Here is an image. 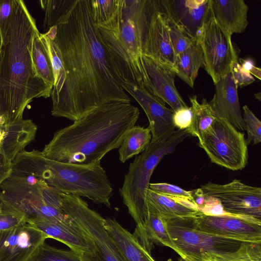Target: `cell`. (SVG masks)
I'll return each instance as SVG.
<instances>
[{
	"label": "cell",
	"mask_w": 261,
	"mask_h": 261,
	"mask_svg": "<svg viewBox=\"0 0 261 261\" xmlns=\"http://www.w3.org/2000/svg\"><path fill=\"white\" fill-rule=\"evenodd\" d=\"M45 33L59 47L65 72L62 88L51 97L52 115L74 122L105 104L130 103L98 36L91 0H79L65 23Z\"/></svg>",
	"instance_id": "1"
},
{
	"label": "cell",
	"mask_w": 261,
	"mask_h": 261,
	"mask_svg": "<svg viewBox=\"0 0 261 261\" xmlns=\"http://www.w3.org/2000/svg\"><path fill=\"white\" fill-rule=\"evenodd\" d=\"M39 32L22 0H13V12L0 46V115L6 124L22 118L34 99L50 96L53 87L37 74L32 58L34 39Z\"/></svg>",
	"instance_id": "2"
},
{
	"label": "cell",
	"mask_w": 261,
	"mask_h": 261,
	"mask_svg": "<svg viewBox=\"0 0 261 261\" xmlns=\"http://www.w3.org/2000/svg\"><path fill=\"white\" fill-rule=\"evenodd\" d=\"M139 115L138 108L130 103L105 104L57 131L41 152L45 158L63 163L86 165L100 161L120 147Z\"/></svg>",
	"instance_id": "3"
},
{
	"label": "cell",
	"mask_w": 261,
	"mask_h": 261,
	"mask_svg": "<svg viewBox=\"0 0 261 261\" xmlns=\"http://www.w3.org/2000/svg\"><path fill=\"white\" fill-rule=\"evenodd\" d=\"M158 0H118L111 16L95 23L122 83L142 86L145 69L142 55L150 16Z\"/></svg>",
	"instance_id": "4"
},
{
	"label": "cell",
	"mask_w": 261,
	"mask_h": 261,
	"mask_svg": "<svg viewBox=\"0 0 261 261\" xmlns=\"http://www.w3.org/2000/svg\"><path fill=\"white\" fill-rule=\"evenodd\" d=\"M12 165V170L43 180L63 193L85 197L111 207L113 188L100 161L86 165L63 163L45 158L39 150L24 149Z\"/></svg>",
	"instance_id": "5"
},
{
	"label": "cell",
	"mask_w": 261,
	"mask_h": 261,
	"mask_svg": "<svg viewBox=\"0 0 261 261\" xmlns=\"http://www.w3.org/2000/svg\"><path fill=\"white\" fill-rule=\"evenodd\" d=\"M62 192L41 180L12 170L0 186V203L22 215L27 223L39 220L68 221Z\"/></svg>",
	"instance_id": "6"
},
{
	"label": "cell",
	"mask_w": 261,
	"mask_h": 261,
	"mask_svg": "<svg viewBox=\"0 0 261 261\" xmlns=\"http://www.w3.org/2000/svg\"><path fill=\"white\" fill-rule=\"evenodd\" d=\"M190 135L188 129H178L166 139L151 142L130 164L120 193L136 225L142 223L146 215V195L155 167L165 155L173 152L177 145Z\"/></svg>",
	"instance_id": "7"
},
{
	"label": "cell",
	"mask_w": 261,
	"mask_h": 261,
	"mask_svg": "<svg viewBox=\"0 0 261 261\" xmlns=\"http://www.w3.org/2000/svg\"><path fill=\"white\" fill-rule=\"evenodd\" d=\"M64 212L93 242L94 252L82 255V261H126L104 225L105 218L91 209L80 196L62 193Z\"/></svg>",
	"instance_id": "8"
},
{
	"label": "cell",
	"mask_w": 261,
	"mask_h": 261,
	"mask_svg": "<svg viewBox=\"0 0 261 261\" xmlns=\"http://www.w3.org/2000/svg\"><path fill=\"white\" fill-rule=\"evenodd\" d=\"M198 140L212 163L233 171L242 170L248 163L244 134L223 119L217 118Z\"/></svg>",
	"instance_id": "9"
},
{
	"label": "cell",
	"mask_w": 261,
	"mask_h": 261,
	"mask_svg": "<svg viewBox=\"0 0 261 261\" xmlns=\"http://www.w3.org/2000/svg\"><path fill=\"white\" fill-rule=\"evenodd\" d=\"M192 217L163 218L181 258H194L203 253L231 252L238 249L242 243L248 242L201 231L193 225Z\"/></svg>",
	"instance_id": "10"
},
{
	"label": "cell",
	"mask_w": 261,
	"mask_h": 261,
	"mask_svg": "<svg viewBox=\"0 0 261 261\" xmlns=\"http://www.w3.org/2000/svg\"><path fill=\"white\" fill-rule=\"evenodd\" d=\"M231 36L218 24L211 9L197 40L203 54V67L215 84L230 73L233 63L238 62L240 50Z\"/></svg>",
	"instance_id": "11"
},
{
	"label": "cell",
	"mask_w": 261,
	"mask_h": 261,
	"mask_svg": "<svg viewBox=\"0 0 261 261\" xmlns=\"http://www.w3.org/2000/svg\"><path fill=\"white\" fill-rule=\"evenodd\" d=\"M200 188L205 197L217 199L225 212L261 220L260 187L235 179L224 185L208 182Z\"/></svg>",
	"instance_id": "12"
},
{
	"label": "cell",
	"mask_w": 261,
	"mask_h": 261,
	"mask_svg": "<svg viewBox=\"0 0 261 261\" xmlns=\"http://www.w3.org/2000/svg\"><path fill=\"white\" fill-rule=\"evenodd\" d=\"M193 225L212 234L261 242V220L225 212L220 215L201 213L192 217Z\"/></svg>",
	"instance_id": "13"
},
{
	"label": "cell",
	"mask_w": 261,
	"mask_h": 261,
	"mask_svg": "<svg viewBox=\"0 0 261 261\" xmlns=\"http://www.w3.org/2000/svg\"><path fill=\"white\" fill-rule=\"evenodd\" d=\"M122 86L141 106L149 121L151 142L160 141L170 137L175 131L173 111L165 103L148 92L143 86L130 83H122Z\"/></svg>",
	"instance_id": "14"
},
{
	"label": "cell",
	"mask_w": 261,
	"mask_h": 261,
	"mask_svg": "<svg viewBox=\"0 0 261 261\" xmlns=\"http://www.w3.org/2000/svg\"><path fill=\"white\" fill-rule=\"evenodd\" d=\"M167 18L197 39L210 13V0H158Z\"/></svg>",
	"instance_id": "15"
},
{
	"label": "cell",
	"mask_w": 261,
	"mask_h": 261,
	"mask_svg": "<svg viewBox=\"0 0 261 261\" xmlns=\"http://www.w3.org/2000/svg\"><path fill=\"white\" fill-rule=\"evenodd\" d=\"M47 236L25 222L0 231V261H28Z\"/></svg>",
	"instance_id": "16"
},
{
	"label": "cell",
	"mask_w": 261,
	"mask_h": 261,
	"mask_svg": "<svg viewBox=\"0 0 261 261\" xmlns=\"http://www.w3.org/2000/svg\"><path fill=\"white\" fill-rule=\"evenodd\" d=\"M145 69L142 86L150 94L168 104L174 112L188 106L175 85V73L167 66L143 55Z\"/></svg>",
	"instance_id": "17"
},
{
	"label": "cell",
	"mask_w": 261,
	"mask_h": 261,
	"mask_svg": "<svg viewBox=\"0 0 261 261\" xmlns=\"http://www.w3.org/2000/svg\"><path fill=\"white\" fill-rule=\"evenodd\" d=\"M143 55L167 66L175 73L176 56L170 38L167 18L160 10L158 1L150 18Z\"/></svg>",
	"instance_id": "18"
},
{
	"label": "cell",
	"mask_w": 261,
	"mask_h": 261,
	"mask_svg": "<svg viewBox=\"0 0 261 261\" xmlns=\"http://www.w3.org/2000/svg\"><path fill=\"white\" fill-rule=\"evenodd\" d=\"M215 85V92L209 103L217 118L225 120L237 130H245L239 101L238 87L231 73Z\"/></svg>",
	"instance_id": "19"
},
{
	"label": "cell",
	"mask_w": 261,
	"mask_h": 261,
	"mask_svg": "<svg viewBox=\"0 0 261 261\" xmlns=\"http://www.w3.org/2000/svg\"><path fill=\"white\" fill-rule=\"evenodd\" d=\"M31 224L43 232L47 238L55 239L67 246L80 258L85 254L94 252L93 242L71 218L68 221L39 220Z\"/></svg>",
	"instance_id": "20"
},
{
	"label": "cell",
	"mask_w": 261,
	"mask_h": 261,
	"mask_svg": "<svg viewBox=\"0 0 261 261\" xmlns=\"http://www.w3.org/2000/svg\"><path fill=\"white\" fill-rule=\"evenodd\" d=\"M37 130V126L30 119L0 125V152L13 161L34 140Z\"/></svg>",
	"instance_id": "21"
},
{
	"label": "cell",
	"mask_w": 261,
	"mask_h": 261,
	"mask_svg": "<svg viewBox=\"0 0 261 261\" xmlns=\"http://www.w3.org/2000/svg\"><path fill=\"white\" fill-rule=\"evenodd\" d=\"M210 4L217 22L230 35L245 31L249 7L243 0H210Z\"/></svg>",
	"instance_id": "22"
},
{
	"label": "cell",
	"mask_w": 261,
	"mask_h": 261,
	"mask_svg": "<svg viewBox=\"0 0 261 261\" xmlns=\"http://www.w3.org/2000/svg\"><path fill=\"white\" fill-rule=\"evenodd\" d=\"M133 235L149 253L154 244L168 247L180 254L168 231L165 219L153 211L147 209V213L141 224L136 225Z\"/></svg>",
	"instance_id": "23"
},
{
	"label": "cell",
	"mask_w": 261,
	"mask_h": 261,
	"mask_svg": "<svg viewBox=\"0 0 261 261\" xmlns=\"http://www.w3.org/2000/svg\"><path fill=\"white\" fill-rule=\"evenodd\" d=\"M146 207L164 219L194 217L201 213L196 203L187 199H174L157 193L149 188L146 198Z\"/></svg>",
	"instance_id": "24"
},
{
	"label": "cell",
	"mask_w": 261,
	"mask_h": 261,
	"mask_svg": "<svg viewBox=\"0 0 261 261\" xmlns=\"http://www.w3.org/2000/svg\"><path fill=\"white\" fill-rule=\"evenodd\" d=\"M104 225L126 261H155L133 234L125 229L115 219H105Z\"/></svg>",
	"instance_id": "25"
},
{
	"label": "cell",
	"mask_w": 261,
	"mask_h": 261,
	"mask_svg": "<svg viewBox=\"0 0 261 261\" xmlns=\"http://www.w3.org/2000/svg\"><path fill=\"white\" fill-rule=\"evenodd\" d=\"M203 56L197 40L191 46L176 56L175 74L193 88L200 67L203 66Z\"/></svg>",
	"instance_id": "26"
},
{
	"label": "cell",
	"mask_w": 261,
	"mask_h": 261,
	"mask_svg": "<svg viewBox=\"0 0 261 261\" xmlns=\"http://www.w3.org/2000/svg\"><path fill=\"white\" fill-rule=\"evenodd\" d=\"M151 138L148 127L134 126L127 132L119 147V160L124 163L134 155L142 153L150 143Z\"/></svg>",
	"instance_id": "27"
},
{
	"label": "cell",
	"mask_w": 261,
	"mask_h": 261,
	"mask_svg": "<svg viewBox=\"0 0 261 261\" xmlns=\"http://www.w3.org/2000/svg\"><path fill=\"white\" fill-rule=\"evenodd\" d=\"M79 0H41L45 15L43 29L46 32L53 27L65 23Z\"/></svg>",
	"instance_id": "28"
},
{
	"label": "cell",
	"mask_w": 261,
	"mask_h": 261,
	"mask_svg": "<svg viewBox=\"0 0 261 261\" xmlns=\"http://www.w3.org/2000/svg\"><path fill=\"white\" fill-rule=\"evenodd\" d=\"M192 259L200 261H261V242H245L233 251L203 253Z\"/></svg>",
	"instance_id": "29"
},
{
	"label": "cell",
	"mask_w": 261,
	"mask_h": 261,
	"mask_svg": "<svg viewBox=\"0 0 261 261\" xmlns=\"http://www.w3.org/2000/svg\"><path fill=\"white\" fill-rule=\"evenodd\" d=\"M193 111V121L188 131L190 135L200 139L216 120L214 112L209 103L203 98L200 103L197 96L190 97Z\"/></svg>",
	"instance_id": "30"
},
{
	"label": "cell",
	"mask_w": 261,
	"mask_h": 261,
	"mask_svg": "<svg viewBox=\"0 0 261 261\" xmlns=\"http://www.w3.org/2000/svg\"><path fill=\"white\" fill-rule=\"evenodd\" d=\"M40 33H37L33 40L32 58L38 75L48 85L53 87L54 77L50 59L43 44Z\"/></svg>",
	"instance_id": "31"
},
{
	"label": "cell",
	"mask_w": 261,
	"mask_h": 261,
	"mask_svg": "<svg viewBox=\"0 0 261 261\" xmlns=\"http://www.w3.org/2000/svg\"><path fill=\"white\" fill-rule=\"evenodd\" d=\"M40 39L48 55L53 69L54 84L50 96H55L60 91L65 79V72L60 49L55 42L45 33L40 34Z\"/></svg>",
	"instance_id": "32"
},
{
	"label": "cell",
	"mask_w": 261,
	"mask_h": 261,
	"mask_svg": "<svg viewBox=\"0 0 261 261\" xmlns=\"http://www.w3.org/2000/svg\"><path fill=\"white\" fill-rule=\"evenodd\" d=\"M28 261H82L71 250H66L50 245L45 242L37 248Z\"/></svg>",
	"instance_id": "33"
},
{
	"label": "cell",
	"mask_w": 261,
	"mask_h": 261,
	"mask_svg": "<svg viewBox=\"0 0 261 261\" xmlns=\"http://www.w3.org/2000/svg\"><path fill=\"white\" fill-rule=\"evenodd\" d=\"M167 20L171 44L177 56L191 46L197 39L189 35L168 18Z\"/></svg>",
	"instance_id": "34"
},
{
	"label": "cell",
	"mask_w": 261,
	"mask_h": 261,
	"mask_svg": "<svg viewBox=\"0 0 261 261\" xmlns=\"http://www.w3.org/2000/svg\"><path fill=\"white\" fill-rule=\"evenodd\" d=\"M243 119L248 134L246 144L248 145L251 142L253 145L259 143L261 142V121L247 105L243 107Z\"/></svg>",
	"instance_id": "35"
},
{
	"label": "cell",
	"mask_w": 261,
	"mask_h": 261,
	"mask_svg": "<svg viewBox=\"0 0 261 261\" xmlns=\"http://www.w3.org/2000/svg\"><path fill=\"white\" fill-rule=\"evenodd\" d=\"M149 188L157 193L170 198L187 199L195 203L191 191H186L174 185L164 182L150 183Z\"/></svg>",
	"instance_id": "36"
},
{
	"label": "cell",
	"mask_w": 261,
	"mask_h": 261,
	"mask_svg": "<svg viewBox=\"0 0 261 261\" xmlns=\"http://www.w3.org/2000/svg\"><path fill=\"white\" fill-rule=\"evenodd\" d=\"M118 0H91L93 18L95 23L106 21L114 11Z\"/></svg>",
	"instance_id": "37"
},
{
	"label": "cell",
	"mask_w": 261,
	"mask_h": 261,
	"mask_svg": "<svg viewBox=\"0 0 261 261\" xmlns=\"http://www.w3.org/2000/svg\"><path fill=\"white\" fill-rule=\"evenodd\" d=\"M1 204L0 231L9 230L27 222L22 215Z\"/></svg>",
	"instance_id": "38"
},
{
	"label": "cell",
	"mask_w": 261,
	"mask_h": 261,
	"mask_svg": "<svg viewBox=\"0 0 261 261\" xmlns=\"http://www.w3.org/2000/svg\"><path fill=\"white\" fill-rule=\"evenodd\" d=\"M13 0H0V46L3 44L13 12Z\"/></svg>",
	"instance_id": "39"
},
{
	"label": "cell",
	"mask_w": 261,
	"mask_h": 261,
	"mask_svg": "<svg viewBox=\"0 0 261 261\" xmlns=\"http://www.w3.org/2000/svg\"><path fill=\"white\" fill-rule=\"evenodd\" d=\"M193 111L191 107L182 108L173 113V122L178 129L180 130L189 129L193 121Z\"/></svg>",
	"instance_id": "40"
},
{
	"label": "cell",
	"mask_w": 261,
	"mask_h": 261,
	"mask_svg": "<svg viewBox=\"0 0 261 261\" xmlns=\"http://www.w3.org/2000/svg\"><path fill=\"white\" fill-rule=\"evenodd\" d=\"M230 73L237 87L247 86L255 81L254 77L246 72L238 62L233 63Z\"/></svg>",
	"instance_id": "41"
},
{
	"label": "cell",
	"mask_w": 261,
	"mask_h": 261,
	"mask_svg": "<svg viewBox=\"0 0 261 261\" xmlns=\"http://www.w3.org/2000/svg\"><path fill=\"white\" fill-rule=\"evenodd\" d=\"M12 161L0 152V186L12 172Z\"/></svg>",
	"instance_id": "42"
},
{
	"label": "cell",
	"mask_w": 261,
	"mask_h": 261,
	"mask_svg": "<svg viewBox=\"0 0 261 261\" xmlns=\"http://www.w3.org/2000/svg\"><path fill=\"white\" fill-rule=\"evenodd\" d=\"M240 65L242 68L252 76H254L258 80L261 79V69L255 66L254 62L250 59H239Z\"/></svg>",
	"instance_id": "43"
},
{
	"label": "cell",
	"mask_w": 261,
	"mask_h": 261,
	"mask_svg": "<svg viewBox=\"0 0 261 261\" xmlns=\"http://www.w3.org/2000/svg\"><path fill=\"white\" fill-rule=\"evenodd\" d=\"M178 261H200V260L194 259H192V258H182L180 257L178 259Z\"/></svg>",
	"instance_id": "44"
},
{
	"label": "cell",
	"mask_w": 261,
	"mask_h": 261,
	"mask_svg": "<svg viewBox=\"0 0 261 261\" xmlns=\"http://www.w3.org/2000/svg\"><path fill=\"white\" fill-rule=\"evenodd\" d=\"M6 124V121L0 115V125H4Z\"/></svg>",
	"instance_id": "45"
},
{
	"label": "cell",
	"mask_w": 261,
	"mask_h": 261,
	"mask_svg": "<svg viewBox=\"0 0 261 261\" xmlns=\"http://www.w3.org/2000/svg\"><path fill=\"white\" fill-rule=\"evenodd\" d=\"M255 98L256 99H258L259 100H260V98H261V96H260V93H256L255 94Z\"/></svg>",
	"instance_id": "46"
},
{
	"label": "cell",
	"mask_w": 261,
	"mask_h": 261,
	"mask_svg": "<svg viewBox=\"0 0 261 261\" xmlns=\"http://www.w3.org/2000/svg\"><path fill=\"white\" fill-rule=\"evenodd\" d=\"M1 211H2V205L0 203V213H1Z\"/></svg>",
	"instance_id": "47"
},
{
	"label": "cell",
	"mask_w": 261,
	"mask_h": 261,
	"mask_svg": "<svg viewBox=\"0 0 261 261\" xmlns=\"http://www.w3.org/2000/svg\"><path fill=\"white\" fill-rule=\"evenodd\" d=\"M1 48H0V58H1Z\"/></svg>",
	"instance_id": "48"
}]
</instances>
